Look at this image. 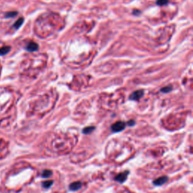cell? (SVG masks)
<instances>
[{
    "label": "cell",
    "instance_id": "1",
    "mask_svg": "<svg viewBox=\"0 0 193 193\" xmlns=\"http://www.w3.org/2000/svg\"><path fill=\"white\" fill-rule=\"evenodd\" d=\"M126 127V124L123 121H117L115 124H113L111 127L112 131L113 132H120L123 131Z\"/></svg>",
    "mask_w": 193,
    "mask_h": 193
},
{
    "label": "cell",
    "instance_id": "2",
    "mask_svg": "<svg viewBox=\"0 0 193 193\" xmlns=\"http://www.w3.org/2000/svg\"><path fill=\"white\" fill-rule=\"evenodd\" d=\"M129 173V171H125L123 173H121L119 174H118L116 177H115V179L116 181L119 182V183H124L127 177V174Z\"/></svg>",
    "mask_w": 193,
    "mask_h": 193
},
{
    "label": "cell",
    "instance_id": "3",
    "mask_svg": "<svg viewBox=\"0 0 193 193\" xmlns=\"http://www.w3.org/2000/svg\"><path fill=\"white\" fill-rule=\"evenodd\" d=\"M144 96V91L143 90H138L136 91L131 94V95L130 96V99L133 100H137L140 99Z\"/></svg>",
    "mask_w": 193,
    "mask_h": 193
},
{
    "label": "cell",
    "instance_id": "4",
    "mask_svg": "<svg viewBox=\"0 0 193 193\" xmlns=\"http://www.w3.org/2000/svg\"><path fill=\"white\" fill-rule=\"evenodd\" d=\"M167 180H168V177H161L158 179H155L153 181V183L155 186H161L165 184Z\"/></svg>",
    "mask_w": 193,
    "mask_h": 193
},
{
    "label": "cell",
    "instance_id": "5",
    "mask_svg": "<svg viewBox=\"0 0 193 193\" xmlns=\"http://www.w3.org/2000/svg\"><path fill=\"white\" fill-rule=\"evenodd\" d=\"M26 50L29 51H36L39 49V45L38 44H36V42H30V43H28L27 46H26Z\"/></svg>",
    "mask_w": 193,
    "mask_h": 193
},
{
    "label": "cell",
    "instance_id": "6",
    "mask_svg": "<svg viewBox=\"0 0 193 193\" xmlns=\"http://www.w3.org/2000/svg\"><path fill=\"white\" fill-rule=\"evenodd\" d=\"M82 183L79 181L74 182L70 185V189L71 191H77L82 187Z\"/></svg>",
    "mask_w": 193,
    "mask_h": 193
},
{
    "label": "cell",
    "instance_id": "7",
    "mask_svg": "<svg viewBox=\"0 0 193 193\" xmlns=\"http://www.w3.org/2000/svg\"><path fill=\"white\" fill-rule=\"evenodd\" d=\"M11 48L9 46H3L2 48H0V56L5 55L10 51Z\"/></svg>",
    "mask_w": 193,
    "mask_h": 193
},
{
    "label": "cell",
    "instance_id": "8",
    "mask_svg": "<svg viewBox=\"0 0 193 193\" xmlns=\"http://www.w3.org/2000/svg\"><path fill=\"white\" fill-rule=\"evenodd\" d=\"M94 129H95V127H94V126H89V127H85V128H84L82 132H83V133H85V134H88V133H91L93 131H94Z\"/></svg>",
    "mask_w": 193,
    "mask_h": 193
},
{
    "label": "cell",
    "instance_id": "9",
    "mask_svg": "<svg viewBox=\"0 0 193 193\" xmlns=\"http://www.w3.org/2000/svg\"><path fill=\"white\" fill-rule=\"evenodd\" d=\"M53 183H54V182L52 181V180H47V181L43 182L42 186L44 188H45V189H48V188H50L53 185Z\"/></svg>",
    "mask_w": 193,
    "mask_h": 193
},
{
    "label": "cell",
    "instance_id": "10",
    "mask_svg": "<svg viewBox=\"0 0 193 193\" xmlns=\"http://www.w3.org/2000/svg\"><path fill=\"white\" fill-rule=\"evenodd\" d=\"M52 175V171H49V170H45L42 172V177H44V178H48V177H51Z\"/></svg>",
    "mask_w": 193,
    "mask_h": 193
},
{
    "label": "cell",
    "instance_id": "11",
    "mask_svg": "<svg viewBox=\"0 0 193 193\" xmlns=\"http://www.w3.org/2000/svg\"><path fill=\"white\" fill-rule=\"evenodd\" d=\"M23 23H24V18H20V19H18V21H17L15 24H14V27L16 28V29H18V28L20 27L21 25L23 24Z\"/></svg>",
    "mask_w": 193,
    "mask_h": 193
},
{
    "label": "cell",
    "instance_id": "12",
    "mask_svg": "<svg viewBox=\"0 0 193 193\" xmlns=\"http://www.w3.org/2000/svg\"><path fill=\"white\" fill-rule=\"evenodd\" d=\"M168 3V0H157L156 4L158 5H165Z\"/></svg>",
    "mask_w": 193,
    "mask_h": 193
},
{
    "label": "cell",
    "instance_id": "13",
    "mask_svg": "<svg viewBox=\"0 0 193 193\" xmlns=\"http://www.w3.org/2000/svg\"><path fill=\"white\" fill-rule=\"evenodd\" d=\"M172 88L171 87H166V88H164L161 90L162 92H165V93H167V92H169L170 91H171Z\"/></svg>",
    "mask_w": 193,
    "mask_h": 193
},
{
    "label": "cell",
    "instance_id": "14",
    "mask_svg": "<svg viewBox=\"0 0 193 193\" xmlns=\"http://www.w3.org/2000/svg\"><path fill=\"white\" fill-rule=\"evenodd\" d=\"M127 125H131V126L133 125H134V121H133V120H131V121L127 123Z\"/></svg>",
    "mask_w": 193,
    "mask_h": 193
},
{
    "label": "cell",
    "instance_id": "15",
    "mask_svg": "<svg viewBox=\"0 0 193 193\" xmlns=\"http://www.w3.org/2000/svg\"><path fill=\"white\" fill-rule=\"evenodd\" d=\"M140 11H137V10H135V11H133V14H135V15H136V14H140Z\"/></svg>",
    "mask_w": 193,
    "mask_h": 193
},
{
    "label": "cell",
    "instance_id": "16",
    "mask_svg": "<svg viewBox=\"0 0 193 193\" xmlns=\"http://www.w3.org/2000/svg\"><path fill=\"white\" fill-rule=\"evenodd\" d=\"M0 72H1V64H0Z\"/></svg>",
    "mask_w": 193,
    "mask_h": 193
}]
</instances>
